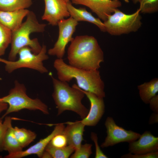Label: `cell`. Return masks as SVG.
<instances>
[{"label": "cell", "instance_id": "cell-11", "mask_svg": "<svg viewBox=\"0 0 158 158\" xmlns=\"http://www.w3.org/2000/svg\"><path fill=\"white\" fill-rule=\"evenodd\" d=\"M45 9L42 19L52 26L57 25L59 22L70 16L64 0H44Z\"/></svg>", "mask_w": 158, "mask_h": 158}, {"label": "cell", "instance_id": "cell-35", "mask_svg": "<svg viewBox=\"0 0 158 158\" xmlns=\"http://www.w3.org/2000/svg\"><path fill=\"white\" fill-rule=\"evenodd\" d=\"M123 0L126 3H128L129 2V1L128 0Z\"/></svg>", "mask_w": 158, "mask_h": 158}, {"label": "cell", "instance_id": "cell-18", "mask_svg": "<svg viewBox=\"0 0 158 158\" xmlns=\"http://www.w3.org/2000/svg\"><path fill=\"white\" fill-rule=\"evenodd\" d=\"M138 87L141 99L145 104H148L150 99L158 92V79L154 78Z\"/></svg>", "mask_w": 158, "mask_h": 158}, {"label": "cell", "instance_id": "cell-10", "mask_svg": "<svg viewBox=\"0 0 158 158\" xmlns=\"http://www.w3.org/2000/svg\"><path fill=\"white\" fill-rule=\"evenodd\" d=\"M71 3L86 6L101 20L105 21L108 16L121 6L119 0H71Z\"/></svg>", "mask_w": 158, "mask_h": 158}, {"label": "cell", "instance_id": "cell-19", "mask_svg": "<svg viewBox=\"0 0 158 158\" xmlns=\"http://www.w3.org/2000/svg\"><path fill=\"white\" fill-rule=\"evenodd\" d=\"M13 128L12 125L9 126L4 138L3 150L7 151L8 154L21 151L23 149L15 136Z\"/></svg>", "mask_w": 158, "mask_h": 158}, {"label": "cell", "instance_id": "cell-31", "mask_svg": "<svg viewBox=\"0 0 158 158\" xmlns=\"http://www.w3.org/2000/svg\"><path fill=\"white\" fill-rule=\"evenodd\" d=\"M158 113L154 112L150 117L149 123L150 124L158 123Z\"/></svg>", "mask_w": 158, "mask_h": 158}, {"label": "cell", "instance_id": "cell-8", "mask_svg": "<svg viewBox=\"0 0 158 158\" xmlns=\"http://www.w3.org/2000/svg\"><path fill=\"white\" fill-rule=\"evenodd\" d=\"M78 24V22L71 16L59 22L57 25L59 28L58 37L54 47L48 51L49 55L63 59L66 47L73 39V35Z\"/></svg>", "mask_w": 158, "mask_h": 158}, {"label": "cell", "instance_id": "cell-7", "mask_svg": "<svg viewBox=\"0 0 158 158\" xmlns=\"http://www.w3.org/2000/svg\"><path fill=\"white\" fill-rule=\"evenodd\" d=\"M46 45L43 44L40 51L37 54L33 53L28 47L21 49L18 51V59L11 61L0 58V62L5 64V69L8 73L21 68H28L37 71L41 73H47L48 70L43 64V62L47 60L49 57L46 54Z\"/></svg>", "mask_w": 158, "mask_h": 158}, {"label": "cell", "instance_id": "cell-23", "mask_svg": "<svg viewBox=\"0 0 158 158\" xmlns=\"http://www.w3.org/2000/svg\"><path fill=\"white\" fill-rule=\"evenodd\" d=\"M12 31L0 23V56L4 54L11 44Z\"/></svg>", "mask_w": 158, "mask_h": 158}, {"label": "cell", "instance_id": "cell-34", "mask_svg": "<svg viewBox=\"0 0 158 158\" xmlns=\"http://www.w3.org/2000/svg\"><path fill=\"white\" fill-rule=\"evenodd\" d=\"M142 0H131L132 2L134 4H136L138 3H140Z\"/></svg>", "mask_w": 158, "mask_h": 158}, {"label": "cell", "instance_id": "cell-30", "mask_svg": "<svg viewBox=\"0 0 158 158\" xmlns=\"http://www.w3.org/2000/svg\"><path fill=\"white\" fill-rule=\"evenodd\" d=\"M149 104L150 109L154 112L158 113V95H156L150 100Z\"/></svg>", "mask_w": 158, "mask_h": 158}, {"label": "cell", "instance_id": "cell-5", "mask_svg": "<svg viewBox=\"0 0 158 158\" xmlns=\"http://www.w3.org/2000/svg\"><path fill=\"white\" fill-rule=\"evenodd\" d=\"M0 100L8 105L7 109L1 117L3 119L11 113L24 109L40 111L45 115L49 114L47 106L38 98L32 99L29 97L25 85L17 80L15 81L14 87L8 94L0 98Z\"/></svg>", "mask_w": 158, "mask_h": 158}, {"label": "cell", "instance_id": "cell-22", "mask_svg": "<svg viewBox=\"0 0 158 158\" xmlns=\"http://www.w3.org/2000/svg\"><path fill=\"white\" fill-rule=\"evenodd\" d=\"M71 146L68 145L62 148H56L49 143L45 148V150L48 152L52 158H68L75 151Z\"/></svg>", "mask_w": 158, "mask_h": 158}, {"label": "cell", "instance_id": "cell-27", "mask_svg": "<svg viewBox=\"0 0 158 158\" xmlns=\"http://www.w3.org/2000/svg\"><path fill=\"white\" fill-rule=\"evenodd\" d=\"M49 143L56 148H62L68 145L66 136L62 133L57 134L52 139Z\"/></svg>", "mask_w": 158, "mask_h": 158}, {"label": "cell", "instance_id": "cell-24", "mask_svg": "<svg viewBox=\"0 0 158 158\" xmlns=\"http://www.w3.org/2000/svg\"><path fill=\"white\" fill-rule=\"evenodd\" d=\"M139 4L141 13L151 14L158 11V0H142Z\"/></svg>", "mask_w": 158, "mask_h": 158}, {"label": "cell", "instance_id": "cell-36", "mask_svg": "<svg viewBox=\"0 0 158 158\" xmlns=\"http://www.w3.org/2000/svg\"><path fill=\"white\" fill-rule=\"evenodd\" d=\"M64 1L66 3H67L70 1V0H64Z\"/></svg>", "mask_w": 158, "mask_h": 158}, {"label": "cell", "instance_id": "cell-13", "mask_svg": "<svg viewBox=\"0 0 158 158\" xmlns=\"http://www.w3.org/2000/svg\"><path fill=\"white\" fill-rule=\"evenodd\" d=\"M89 99L90 104V109L86 116L80 121L85 126H94L99 122L105 111L103 98L81 89Z\"/></svg>", "mask_w": 158, "mask_h": 158}, {"label": "cell", "instance_id": "cell-4", "mask_svg": "<svg viewBox=\"0 0 158 158\" xmlns=\"http://www.w3.org/2000/svg\"><path fill=\"white\" fill-rule=\"evenodd\" d=\"M25 21L17 29L12 31L11 49L8 56V60H16L19 50L25 47H28L32 52L39 53L42 49L37 38L31 39L30 35L33 32H43L46 24L39 23L35 13L29 11Z\"/></svg>", "mask_w": 158, "mask_h": 158}, {"label": "cell", "instance_id": "cell-9", "mask_svg": "<svg viewBox=\"0 0 158 158\" xmlns=\"http://www.w3.org/2000/svg\"><path fill=\"white\" fill-rule=\"evenodd\" d=\"M104 125L107 135L101 145L102 148L113 146L121 142L129 143L137 140L141 134L131 130H126L118 126L111 117H108Z\"/></svg>", "mask_w": 158, "mask_h": 158}, {"label": "cell", "instance_id": "cell-2", "mask_svg": "<svg viewBox=\"0 0 158 158\" xmlns=\"http://www.w3.org/2000/svg\"><path fill=\"white\" fill-rule=\"evenodd\" d=\"M58 79L68 83L75 79L78 87L102 98L105 97L104 85L98 70H86L66 63L63 59L57 58L54 61Z\"/></svg>", "mask_w": 158, "mask_h": 158}, {"label": "cell", "instance_id": "cell-20", "mask_svg": "<svg viewBox=\"0 0 158 158\" xmlns=\"http://www.w3.org/2000/svg\"><path fill=\"white\" fill-rule=\"evenodd\" d=\"M13 130L16 138L23 148L33 141L37 137L35 132L25 128L15 126Z\"/></svg>", "mask_w": 158, "mask_h": 158}, {"label": "cell", "instance_id": "cell-14", "mask_svg": "<svg viewBox=\"0 0 158 158\" xmlns=\"http://www.w3.org/2000/svg\"><path fill=\"white\" fill-rule=\"evenodd\" d=\"M138 139L129 143L130 153L145 154L158 151V137L153 135L150 131H145Z\"/></svg>", "mask_w": 158, "mask_h": 158}, {"label": "cell", "instance_id": "cell-26", "mask_svg": "<svg viewBox=\"0 0 158 158\" xmlns=\"http://www.w3.org/2000/svg\"><path fill=\"white\" fill-rule=\"evenodd\" d=\"M12 118L7 116L4 118L3 121V119L0 118V152L3 150V142L4 138L6 131L11 125H12Z\"/></svg>", "mask_w": 158, "mask_h": 158}, {"label": "cell", "instance_id": "cell-16", "mask_svg": "<svg viewBox=\"0 0 158 158\" xmlns=\"http://www.w3.org/2000/svg\"><path fill=\"white\" fill-rule=\"evenodd\" d=\"M29 11L27 9L11 11H0V23L11 31L15 30L21 25Z\"/></svg>", "mask_w": 158, "mask_h": 158}, {"label": "cell", "instance_id": "cell-33", "mask_svg": "<svg viewBox=\"0 0 158 158\" xmlns=\"http://www.w3.org/2000/svg\"><path fill=\"white\" fill-rule=\"evenodd\" d=\"M41 158H52L50 154L48 152L45 150L42 154Z\"/></svg>", "mask_w": 158, "mask_h": 158}, {"label": "cell", "instance_id": "cell-6", "mask_svg": "<svg viewBox=\"0 0 158 158\" xmlns=\"http://www.w3.org/2000/svg\"><path fill=\"white\" fill-rule=\"evenodd\" d=\"M140 13L139 9L130 14H126L118 8L116 9L103 22L106 32L114 36L136 32L142 25Z\"/></svg>", "mask_w": 158, "mask_h": 158}, {"label": "cell", "instance_id": "cell-17", "mask_svg": "<svg viewBox=\"0 0 158 158\" xmlns=\"http://www.w3.org/2000/svg\"><path fill=\"white\" fill-rule=\"evenodd\" d=\"M67 8L70 16L77 21H85L96 25L103 32H106L103 23L99 18L94 17L85 8H77L73 6L70 1L67 3Z\"/></svg>", "mask_w": 158, "mask_h": 158}, {"label": "cell", "instance_id": "cell-29", "mask_svg": "<svg viewBox=\"0 0 158 158\" xmlns=\"http://www.w3.org/2000/svg\"><path fill=\"white\" fill-rule=\"evenodd\" d=\"M122 158H157L158 151L145 154H133L129 153L124 154Z\"/></svg>", "mask_w": 158, "mask_h": 158}, {"label": "cell", "instance_id": "cell-1", "mask_svg": "<svg viewBox=\"0 0 158 158\" xmlns=\"http://www.w3.org/2000/svg\"><path fill=\"white\" fill-rule=\"evenodd\" d=\"M67 59L69 64L74 67L97 70L104 61V53L93 36H77L71 42L67 51Z\"/></svg>", "mask_w": 158, "mask_h": 158}, {"label": "cell", "instance_id": "cell-15", "mask_svg": "<svg viewBox=\"0 0 158 158\" xmlns=\"http://www.w3.org/2000/svg\"><path fill=\"white\" fill-rule=\"evenodd\" d=\"M62 133L66 136L68 145L72 147L75 150L80 146L83 140V135L85 126L80 121L67 122Z\"/></svg>", "mask_w": 158, "mask_h": 158}, {"label": "cell", "instance_id": "cell-12", "mask_svg": "<svg viewBox=\"0 0 158 158\" xmlns=\"http://www.w3.org/2000/svg\"><path fill=\"white\" fill-rule=\"evenodd\" d=\"M65 127L63 123L56 124L52 132L45 138L41 139L36 143L25 150L8 154L4 158H21L32 154H35L39 157L41 158L46 147L52 139L56 135L62 133Z\"/></svg>", "mask_w": 158, "mask_h": 158}, {"label": "cell", "instance_id": "cell-28", "mask_svg": "<svg viewBox=\"0 0 158 158\" xmlns=\"http://www.w3.org/2000/svg\"><path fill=\"white\" fill-rule=\"evenodd\" d=\"M91 138L94 142L95 148V158H107L108 157L105 155L101 150L98 143V138L97 134L92 132L90 135Z\"/></svg>", "mask_w": 158, "mask_h": 158}, {"label": "cell", "instance_id": "cell-25", "mask_svg": "<svg viewBox=\"0 0 158 158\" xmlns=\"http://www.w3.org/2000/svg\"><path fill=\"white\" fill-rule=\"evenodd\" d=\"M92 145L88 143L81 144L80 147L75 150L70 156L71 158H88L92 153Z\"/></svg>", "mask_w": 158, "mask_h": 158}, {"label": "cell", "instance_id": "cell-32", "mask_svg": "<svg viewBox=\"0 0 158 158\" xmlns=\"http://www.w3.org/2000/svg\"><path fill=\"white\" fill-rule=\"evenodd\" d=\"M8 107L7 104L3 102L0 100V115L6 110Z\"/></svg>", "mask_w": 158, "mask_h": 158}, {"label": "cell", "instance_id": "cell-3", "mask_svg": "<svg viewBox=\"0 0 158 158\" xmlns=\"http://www.w3.org/2000/svg\"><path fill=\"white\" fill-rule=\"evenodd\" d=\"M51 77L54 88L52 97L57 109V115L70 111L82 119L86 117L89 110L82 103L85 95L81 89L76 84L70 86L68 82Z\"/></svg>", "mask_w": 158, "mask_h": 158}, {"label": "cell", "instance_id": "cell-21", "mask_svg": "<svg viewBox=\"0 0 158 158\" xmlns=\"http://www.w3.org/2000/svg\"><path fill=\"white\" fill-rule=\"evenodd\" d=\"M32 4V0H0V11H11L26 9Z\"/></svg>", "mask_w": 158, "mask_h": 158}]
</instances>
